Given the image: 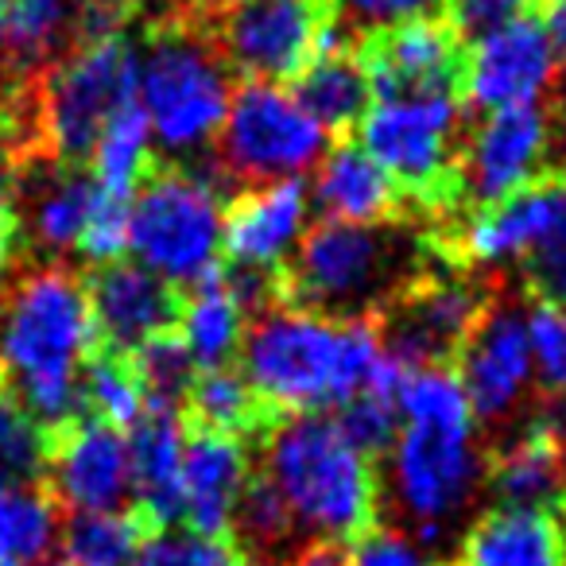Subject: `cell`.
I'll list each match as a JSON object with an SVG mask.
<instances>
[{"label": "cell", "instance_id": "obj_7", "mask_svg": "<svg viewBox=\"0 0 566 566\" xmlns=\"http://www.w3.org/2000/svg\"><path fill=\"white\" fill-rule=\"evenodd\" d=\"M489 481V458L473 431L400 427L388 447V496L403 532L423 551H442L454 524Z\"/></svg>", "mask_w": 566, "mask_h": 566}, {"label": "cell", "instance_id": "obj_26", "mask_svg": "<svg viewBox=\"0 0 566 566\" xmlns=\"http://www.w3.org/2000/svg\"><path fill=\"white\" fill-rule=\"evenodd\" d=\"M179 342L190 354V361L202 369H226L237 354H241L244 331H249V315L237 303V295L229 292L221 268L213 275H206L202 283L187 287V295L179 300Z\"/></svg>", "mask_w": 566, "mask_h": 566}, {"label": "cell", "instance_id": "obj_36", "mask_svg": "<svg viewBox=\"0 0 566 566\" xmlns=\"http://www.w3.org/2000/svg\"><path fill=\"white\" fill-rule=\"evenodd\" d=\"M229 532L241 535L249 555L264 558V563H275L280 555H287V551L295 547V539H300V527H295L287 504H283V496L275 493L264 478L249 481V489H244L241 501H237L233 527H229Z\"/></svg>", "mask_w": 566, "mask_h": 566}, {"label": "cell", "instance_id": "obj_3", "mask_svg": "<svg viewBox=\"0 0 566 566\" xmlns=\"http://www.w3.org/2000/svg\"><path fill=\"white\" fill-rule=\"evenodd\" d=\"M260 478L283 496L295 527L318 543L357 539L377 520V465L326 411L283 416L264 439Z\"/></svg>", "mask_w": 566, "mask_h": 566}, {"label": "cell", "instance_id": "obj_24", "mask_svg": "<svg viewBox=\"0 0 566 566\" xmlns=\"http://www.w3.org/2000/svg\"><path fill=\"white\" fill-rule=\"evenodd\" d=\"M128 439V473H133V501L156 527L182 520V454H187V427L179 411H144Z\"/></svg>", "mask_w": 566, "mask_h": 566}, {"label": "cell", "instance_id": "obj_48", "mask_svg": "<svg viewBox=\"0 0 566 566\" xmlns=\"http://www.w3.org/2000/svg\"><path fill=\"white\" fill-rule=\"evenodd\" d=\"M287 566H349V563H346V551H342L338 543H311V547L295 551Z\"/></svg>", "mask_w": 566, "mask_h": 566}, {"label": "cell", "instance_id": "obj_42", "mask_svg": "<svg viewBox=\"0 0 566 566\" xmlns=\"http://www.w3.org/2000/svg\"><path fill=\"white\" fill-rule=\"evenodd\" d=\"M128 210H133V198H117L105 195L97 187L94 210H90V221L82 229L78 252L90 260V264H113V260H125L128 252Z\"/></svg>", "mask_w": 566, "mask_h": 566}, {"label": "cell", "instance_id": "obj_11", "mask_svg": "<svg viewBox=\"0 0 566 566\" xmlns=\"http://www.w3.org/2000/svg\"><path fill=\"white\" fill-rule=\"evenodd\" d=\"M326 9L318 0H229L213 48L249 82H295L315 59Z\"/></svg>", "mask_w": 566, "mask_h": 566}, {"label": "cell", "instance_id": "obj_21", "mask_svg": "<svg viewBox=\"0 0 566 566\" xmlns=\"http://www.w3.org/2000/svg\"><path fill=\"white\" fill-rule=\"evenodd\" d=\"M249 447L237 434H187V454H182V520H187L190 532L229 539L237 501L249 489Z\"/></svg>", "mask_w": 566, "mask_h": 566}, {"label": "cell", "instance_id": "obj_43", "mask_svg": "<svg viewBox=\"0 0 566 566\" xmlns=\"http://www.w3.org/2000/svg\"><path fill=\"white\" fill-rule=\"evenodd\" d=\"M349 566H439L403 527H365L346 555Z\"/></svg>", "mask_w": 566, "mask_h": 566}, {"label": "cell", "instance_id": "obj_49", "mask_svg": "<svg viewBox=\"0 0 566 566\" xmlns=\"http://www.w3.org/2000/svg\"><path fill=\"white\" fill-rule=\"evenodd\" d=\"M543 28H547V40H551V48H555L558 63H566V0H551Z\"/></svg>", "mask_w": 566, "mask_h": 566}, {"label": "cell", "instance_id": "obj_22", "mask_svg": "<svg viewBox=\"0 0 566 566\" xmlns=\"http://www.w3.org/2000/svg\"><path fill=\"white\" fill-rule=\"evenodd\" d=\"M489 485L501 504L551 509L566 496V416L547 408L516 442L489 462Z\"/></svg>", "mask_w": 566, "mask_h": 566}, {"label": "cell", "instance_id": "obj_12", "mask_svg": "<svg viewBox=\"0 0 566 566\" xmlns=\"http://www.w3.org/2000/svg\"><path fill=\"white\" fill-rule=\"evenodd\" d=\"M551 113L543 105L481 113L473 133L458 148L454 187L473 206H496L539 179L551 156Z\"/></svg>", "mask_w": 566, "mask_h": 566}, {"label": "cell", "instance_id": "obj_9", "mask_svg": "<svg viewBox=\"0 0 566 566\" xmlns=\"http://www.w3.org/2000/svg\"><path fill=\"white\" fill-rule=\"evenodd\" d=\"M331 148V133L295 102L292 90L244 82L233 90L218 133V171L244 187L303 179Z\"/></svg>", "mask_w": 566, "mask_h": 566}, {"label": "cell", "instance_id": "obj_34", "mask_svg": "<svg viewBox=\"0 0 566 566\" xmlns=\"http://www.w3.org/2000/svg\"><path fill=\"white\" fill-rule=\"evenodd\" d=\"M520 272L535 303L566 307V175L547 179V213L527 256L520 260Z\"/></svg>", "mask_w": 566, "mask_h": 566}, {"label": "cell", "instance_id": "obj_35", "mask_svg": "<svg viewBox=\"0 0 566 566\" xmlns=\"http://www.w3.org/2000/svg\"><path fill=\"white\" fill-rule=\"evenodd\" d=\"M128 369L140 385L148 411H179L198 377V365L182 349L179 334H159V338L136 346L128 354Z\"/></svg>", "mask_w": 566, "mask_h": 566}, {"label": "cell", "instance_id": "obj_41", "mask_svg": "<svg viewBox=\"0 0 566 566\" xmlns=\"http://www.w3.org/2000/svg\"><path fill=\"white\" fill-rule=\"evenodd\" d=\"M338 427L349 434L357 450H365L369 458L377 454H388V447L396 442L400 434V411H396V396L388 392H377V388H365L357 392L349 403L338 408Z\"/></svg>", "mask_w": 566, "mask_h": 566}, {"label": "cell", "instance_id": "obj_16", "mask_svg": "<svg viewBox=\"0 0 566 566\" xmlns=\"http://www.w3.org/2000/svg\"><path fill=\"white\" fill-rule=\"evenodd\" d=\"M311 229V190L303 179L244 187L226 206L221 252L233 268L280 275Z\"/></svg>", "mask_w": 566, "mask_h": 566}, {"label": "cell", "instance_id": "obj_6", "mask_svg": "<svg viewBox=\"0 0 566 566\" xmlns=\"http://www.w3.org/2000/svg\"><path fill=\"white\" fill-rule=\"evenodd\" d=\"M226 198L213 167H164L144 179L128 210V252L171 287L218 272Z\"/></svg>", "mask_w": 566, "mask_h": 566}, {"label": "cell", "instance_id": "obj_1", "mask_svg": "<svg viewBox=\"0 0 566 566\" xmlns=\"http://www.w3.org/2000/svg\"><path fill=\"white\" fill-rule=\"evenodd\" d=\"M385 361L377 315L331 318L311 307H268L249 318L241 377L268 411L311 416L365 392Z\"/></svg>", "mask_w": 566, "mask_h": 566}, {"label": "cell", "instance_id": "obj_37", "mask_svg": "<svg viewBox=\"0 0 566 566\" xmlns=\"http://www.w3.org/2000/svg\"><path fill=\"white\" fill-rule=\"evenodd\" d=\"M82 408L90 411V419L117 427V431H133L144 419L148 403L136 385L128 361H120V354H94L82 369Z\"/></svg>", "mask_w": 566, "mask_h": 566}, {"label": "cell", "instance_id": "obj_39", "mask_svg": "<svg viewBox=\"0 0 566 566\" xmlns=\"http://www.w3.org/2000/svg\"><path fill=\"white\" fill-rule=\"evenodd\" d=\"M133 566H241V555L221 535H202L171 524L144 535Z\"/></svg>", "mask_w": 566, "mask_h": 566}, {"label": "cell", "instance_id": "obj_18", "mask_svg": "<svg viewBox=\"0 0 566 566\" xmlns=\"http://www.w3.org/2000/svg\"><path fill=\"white\" fill-rule=\"evenodd\" d=\"M90 315H94L97 338L113 354H133L136 346L171 334L179 318V295L171 283L151 275L136 260H113L102 264L86 283Z\"/></svg>", "mask_w": 566, "mask_h": 566}, {"label": "cell", "instance_id": "obj_20", "mask_svg": "<svg viewBox=\"0 0 566 566\" xmlns=\"http://www.w3.org/2000/svg\"><path fill=\"white\" fill-rule=\"evenodd\" d=\"M94 198L97 182L90 171H82V164L32 156V167L24 175L17 171V218H24L28 241L43 256L78 252Z\"/></svg>", "mask_w": 566, "mask_h": 566}, {"label": "cell", "instance_id": "obj_27", "mask_svg": "<svg viewBox=\"0 0 566 566\" xmlns=\"http://www.w3.org/2000/svg\"><path fill=\"white\" fill-rule=\"evenodd\" d=\"M74 51L71 0H0V71H48Z\"/></svg>", "mask_w": 566, "mask_h": 566}, {"label": "cell", "instance_id": "obj_52", "mask_svg": "<svg viewBox=\"0 0 566 566\" xmlns=\"http://www.w3.org/2000/svg\"><path fill=\"white\" fill-rule=\"evenodd\" d=\"M241 566H275V563H264V558H252V555H244V558H241Z\"/></svg>", "mask_w": 566, "mask_h": 566}, {"label": "cell", "instance_id": "obj_47", "mask_svg": "<svg viewBox=\"0 0 566 566\" xmlns=\"http://www.w3.org/2000/svg\"><path fill=\"white\" fill-rule=\"evenodd\" d=\"M12 237H17V164L0 151V275L9 268Z\"/></svg>", "mask_w": 566, "mask_h": 566}, {"label": "cell", "instance_id": "obj_45", "mask_svg": "<svg viewBox=\"0 0 566 566\" xmlns=\"http://www.w3.org/2000/svg\"><path fill=\"white\" fill-rule=\"evenodd\" d=\"M520 17H527V0H447V28L470 43L501 32Z\"/></svg>", "mask_w": 566, "mask_h": 566}, {"label": "cell", "instance_id": "obj_29", "mask_svg": "<svg viewBox=\"0 0 566 566\" xmlns=\"http://www.w3.org/2000/svg\"><path fill=\"white\" fill-rule=\"evenodd\" d=\"M63 516L40 485H0V563L48 566L55 558Z\"/></svg>", "mask_w": 566, "mask_h": 566}, {"label": "cell", "instance_id": "obj_32", "mask_svg": "<svg viewBox=\"0 0 566 566\" xmlns=\"http://www.w3.org/2000/svg\"><path fill=\"white\" fill-rule=\"evenodd\" d=\"M396 411L403 427H442V431H473V408L458 373L447 365L408 369L396 388Z\"/></svg>", "mask_w": 566, "mask_h": 566}, {"label": "cell", "instance_id": "obj_15", "mask_svg": "<svg viewBox=\"0 0 566 566\" xmlns=\"http://www.w3.org/2000/svg\"><path fill=\"white\" fill-rule=\"evenodd\" d=\"M458 380L470 396L473 419L504 423L516 416L535 385L527 311L520 303H489L458 349Z\"/></svg>", "mask_w": 566, "mask_h": 566}, {"label": "cell", "instance_id": "obj_23", "mask_svg": "<svg viewBox=\"0 0 566 566\" xmlns=\"http://www.w3.org/2000/svg\"><path fill=\"white\" fill-rule=\"evenodd\" d=\"M462 566H566V527L551 509L496 504L478 516L458 547Z\"/></svg>", "mask_w": 566, "mask_h": 566}, {"label": "cell", "instance_id": "obj_14", "mask_svg": "<svg viewBox=\"0 0 566 566\" xmlns=\"http://www.w3.org/2000/svg\"><path fill=\"white\" fill-rule=\"evenodd\" d=\"M558 78V55L547 40L543 20L532 12L509 28L485 35L462 59L458 90L465 105L481 113L512 109V105H543V94Z\"/></svg>", "mask_w": 566, "mask_h": 566}, {"label": "cell", "instance_id": "obj_40", "mask_svg": "<svg viewBox=\"0 0 566 566\" xmlns=\"http://www.w3.org/2000/svg\"><path fill=\"white\" fill-rule=\"evenodd\" d=\"M527 346H532L535 385L547 400H566V311L551 303L527 307Z\"/></svg>", "mask_w": 566, "mask_h": 566}, {"label": "cell", "instance_id": "obj_10", "mask_svg": "<svg viewBox=\"0 0 566 566\" xmlns=\"http://www.w3.org/2000/svg\"><path fill=\"white\" fill-rule=\"evenodd\" d=\"M458 128H462V102L458 90L447 94H403L373 97L361 117V148L380 164V171L416 195H447L454 187L458 164Z\"/></svg>", "mask_w": 566, "mask_h": 566}, {"label": "cell", "instance_id": "obj_17", "mask_svg": "<svg viewBox=\"0 0 566 566\" xmlns=\"http://www.w3.org/2000/svg\"><path fill=\"white\" fill-rule=\"evenodd\" d=\"M48 473L51 496L71 512H113L133 496L125 431L90 416L59 431Z\"/></svg>", "mask_w": 566, "mask_h": 566}, {"label": "cell", "instance_id": "obj_38", "mask_svg": "<svg viewBox=\"0 0 566 566\" xmlns=\"http://www.w3.org/2000/svg\"><path fill=\"white\" fill-rule=\"evenodd\" d=\"M51 439L0 385V485H35L48 473Z\"/></svg>", "mask_w": 566, "mask_h": 566}, {"label": "cell", "instance_id": "obj_28", "mask_svg": "<svg viewBox=\"0 0 566 566\" xmlns=\"http://www.w3.org/2000/svg\"><path fill=\"white\" fill-rule=\"evenodd\" d=\"M295 102L326 128V133H346L357 128L373 105V82L361 63V51H331L315 55L295 78Z\"/></svg>", "mask_w": 566, "mask_h": 566}, {"label": "cell", "instance_id": "obj_51", "mask_svg": "<svg viewBox=\"0 0 566 566\" xmlns=\"http://www.w3.org/2000/svg\"><path fill=\"white\" fill-rule=\"evenodd\" d=\"M555 151H558V164H563V175H566V120H563V128L555 133Z\"/></svg>", "mask_w": 566, "mask_h": 566}, {"label": "cell", "instance_id": "obj_50", "mask_svg": "<svg viewBox=\"0 0 566 566\" xmlns=\"http://www.w3.org/2000/svg\"><path fill=\"white\" fill-rule=\"evenodd\" d=\"M12 113H17V94H9L4 82H0V128L12 125Z\"/></svg>", "mask_w": 566, "mask_h": 566}, {"label": "cell", "instance_id": "obj_44", "mask_svg": "<svg viewBox=\"0 0 566 566\" xmlns=\"http://www.w3.org/2000/svg\"><path fill=\"white\" fill-rule=\"evenodd\" d=\"M439 9V0H334V12L349 32H369L380 35L388 28L411 24V20H427Z\"/></svg>", "mask_w": 566, "mask_h": 566}, {"label": "cell", "instance_id": "obj_2", "mask_svg": "<svg viewBox=\"0 0 566 566\" xmlns=\"http://www.w3.org/2000/svg\"><path fill=\"white\" fill-rule=\"evenodd\" d=\"M97 349L86 283L63 264L17 280L0 307V385L43 431H63L82 411V369Z\"/></svg>", "mask_w": 566, "mask_h": 566}, {"label": "cell", "instance_id": "obj_46", "mask_svg": "<svg viewBox=\"0 0 566 566\" xmlns=\"http://www.w3.org/2000/svg\"><path fill=\"white\" fill-rule=\"evenodd\" d=\"M136 4L140 0H71L74 48L109 40V35H125V24L133 20Z\"/></svg>", "mask_w": 566, "mask_h": 566}, {"label": "cell", "instance_id": "obj_30", "mask_svg": "<svg viewBox=\"0 0 566 566\" xmlns=\"http://www.w3.org/2000/svg\"><path fill=\"white\" fill-rule=\"evenodd\" d=\"M144 543V527L133 512H74L63 524L55 566H133Z\"/></svg>", "mask_w": 566, "mask_h": 566}, {"label": "cell", "instance_id": "obj_31", "mask_svg": "<svg viewBox=\"0 0 566 566\" xmlns=\"http://www.w3.org/2000/svg\"><path fill=\"white\" fill-rule=\"evenodd\" d=\"M156 140L148 133V120L144 113L136 109H125L109 128L102 133V140L94 144L90 151V167H94V182L105 190V195H117V198H133L136 190L144 187L156 167Z\"/></svg>", "mask_w": 566, "mask_h": 566}, {"label": "cell", "instance_id": "obj_53", "mask_svg": "<svg viewBox=\"0 0 566 566\" xmlns=\"http://www.w3.org/2000/svg\"><path fill=\"white\" fill-rule=\"evenodd\" d=\"M0 566H17V563H0Z\"/></svg>", "mask_w": 566, "mask_h": 566}, {"label": "cell", "instance_id": "obj_8", "mask_svg": "<svg viewBox=\"0 0 566 566\" xmlns=\"http://www.w3.org/2000/svg\"><path fill=\"white\" fill-rule=\"evenodd\" d=\"M411 260L408 241L388 226L318 221L295 249L283 287L295 307L323 311L331 318L369 315L373 303L400 287Z\"/></svg>", "mask_w": 566, "mask_h": 566}, {"label": "cell", "instance_id": "obj_13", "mask_svg": "<svg viewBox=\"0 0 566 566\" xmlns=\"http://www.w3.org/2000/svg\"><path fill=\"white\" fill-rule=\"evenodd\" d=\"M485 307V292L462 275H431L423 283H411L408 292L392 300L388 315L377 318L385 357L400 369L442 365L462 349Z\"/></svg>", "mask_w": 566, "mask_h": 566}, {"label": "cell", "instance_id": "obj_5", "mask_svg": "<svg viewBox=\"0 0 566 566\" xmlns=\"http://www.w3.org/2000/svg\"><path fill=\"white\" fill-rule=\"evenodd\" d=\"M140 51L125 35L82 43L43 71L32 97L35 156L82 164L102 133L136 105Z\"/></svg>", "mask_w": 566, "mask_h": 566}, {"label": "cell", "instance_id": "obj_33", "mask_svg": "<svg viewBox=\"0 0 566 566\" xmlns=\"http://www.w3.org/2000/svg\"><path fill=\"white\" fill-rule=\"evenodd\" d=\"M190 416L198 419L202 431H218V434H237L256 431L264 427L268 408L256 400V392L249 388V380L237 369H202L190 385L187 396Z\"/></svg>", "mask_w": 566, "mask_h": 566}, {"label": "cell", "instance_id": "obj_4", "mask_svg": "<svg viewBox=\"0 0 566 566\" xmlns=\"http://www.w3.org/2000/svg\"><path fill=\"white\" fill-rule=\"evenodd\" d=\"M233 71L190 24L159 28L140 51L136 109L148 120L156 148L175 159L202 156L226 125L233 102Z\"/></svg>", "mask_w": 566, "mask_h": 566}, {"label": "cell", "instance_id": "obj_19", "mask_svg": "<svg viewBox=\"0 0 566 566\" xmlns=\"http://www.w3.org/2000/svg\"><path fill=\"white\" fill-rule=\"evenodd\" d=\"M357 51H361V63L369 71L373 97L458 90V74H462L458 35L431 17L369 35V43H361Z\"/></svg>", "mask_w": 566, "mask_h": 566}, {"label": "cell", "instance_id": "obj_25", "mask_svg": "<svg viewBox=\"0 0 566 566\" xmlns=\"http://www.w3.org/2000/svg\"><path fill=\"white\" fill-rule=\"evenodd\" d=\"M311 206H318L323 221L385 226L400 206V187L380 171V164L361 144H338L318 159Z\"/></svg>", "mask_w": 566, "mask_h": 566}]
</instances>
